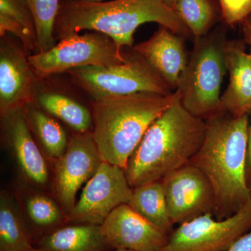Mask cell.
<instances>
[{
    "label": "cell",
    "mask_w": 251,
    "mask_h": 251,
    "mask_svg": "<svg viewBox=\"0 0 251 251\" xmlns=\"http://www.w3.org/2000/svg\"><path fill=\"white\" fill-rule=\"evenodd\" d=\"M243 33H244V38L251 46V22L247 20L242 23Z\"/></svg>",
    "instance_id": "29"
},
{
    "label": "cell",
    "mask_w": 251,
    "mask_h": 251,
    "mask_svg": "<svg viewBox=\"0 0 251 251\" xmlns=\"http://www.w3.org/2000/svg\"><path fill=\"white\" fill-rule=\"evenodd\" d=\"M146 23H158L184 38L192 35L174 10L162 0H66L60 2L54 37L57 41L81 31H99L124 51L133 47L135 30Z\"/></svg>",
    "instance_id": "2"
},
{
    "label": "cell",
    "mask_w": 251,
    "mask_h": 251,
    "mask_svg": "<svg viewBox=\"0 0 251 251\" xmlns=\"http://www.w3.org/2000/svg\"><path fill=\"white\" fill-rule=\"evenodd\" d=\"M67 73L73 82L94 100L141 92L162 95L174 92L133 47L126 49L124 62L105 67L75 68Z\"/></svg>",
    "instance_id": "6"
},
{
    "label": "cell",
    "mask_w": 251,
    "mask_h": 251,
    "mask_svg": "<svg viewBox=\"0 0 251 251\" xmlns=\"http://www.w3.org/2000/svg\"><path fill=\"white\" fill-rule=\"evenodd\" d=\"M39 251L37 249H34V248H32V249H27V250H25V251Z\"/></svg>",
    "instance_id": "33"
},
{
    "label": "cell",
    "mask_w": 251,
    "mask_h": 251,
    "mask_svg": "<svg viewBox=\"0 0 251 251\" xmlns=\"http://www.w3.org/2000/svg\"><path fill=\"white\" fill-rule=\"evenodd\" d=\"M205 131V120L190 113L178 94L150 126L127 162L125 171L130 187L162 180L187 164L201 148Z\"/></svg>",
    "instance_id": "3"
},
{
    "label": "cell",
    "mask_w": 251,
    "mask_h": 251,
    "mask_svg": "<svg viewBox=\"0 0 251 251\" xmlns=\"http://www.w3.org/2000/svg\"><path fill=\"white\" fill-rule=\"evenodd\" d=\"M115 251H135L128 250V249H115Z\"/></svg>",
    "instance_id": "32"
},
{
    "label": "cell",
    "mask_w": 251,
    "mask_h": 251,
    "mask_svg": "<svg viewBox=\"0 0 251 251\" xmlns=\"http://www.w3.org/2000/svg\"><path fill=\"white\" fill-rule=\"evenodd\" d=\"M102 234L110 248L135 251H158L169 235L144 219L128 204L109 214L101 226Z\"/></svg>",
    "instance_id": "14"
},
{
    "label": "cell",
    "mask_w": 251,
    "mask_h": 251,
    "mask_svg": "<svg viewBox=\"0 0 251 251\" xmlns=\"http://www.w3.org/2000/svg\"><path fill=\"white\" fill-rule=\"evenodd\" d=\"M29 188L23 196V204L33 232L41 238L67 222V215L55 198L41 190Z\"/></svg>",
    "instance_id": "20"
},
{
    "label": "cell",
    "mask_w": 251,
    "mask_h": 251,
    "mask_svg": "<svg viewBox=\"0 0 251 251\" xmlns=\"http://www.w3.org/2000/svg\"><path fill=\"white\" fill-rule=\"evenodd\" d=\"M109 247L100 226L75 224L61 226L41 237L39 251H105Z\"/></svg>",
    "instance_id": "17"
},
{
    "label": "cell",
    "mask_w": 251,
    "mask_h": 251,
    "mask_svg": "<svg viewBox=\"0 0 251 251\" xmlns=\"http://www.w3.org/2000/svg\"><path fill=\"white\" fill-rule=\"evenodd\" d=\"M35 21L38 52L52 49L56 44L54 27L61 0H26Z\"/></svg>",
    "instance_id": "25"
},
{
    "label": "cell",
    "mask_w": 251,
    "mask_h": 251,
    "mask_svg": "<svg viewBox=\"0 0 251 251\" xmlns=\"http://www.w3.org/2000/svg\"><path fill=\"white\" fill-rule=\"evenodd\" d=\"M8 33L19 39L27 53H37L35 21L26 0H0V36Z\"/></svg>",
    "instance_id": "19"
},
{
    "label": "cell",
    "mask_w": 251,
    "mask_h": 251,
    "mask_svg": "<svg viewBox=\"0 0 251 251\" xmlns=\"http://www.w3.org/2000/svg\"><path fill=\"white\" fill-rule=\"evenodd\" d=\"M168 213L173 224L181 225L215 209V196L209 179L188 163L162 179Z\"/></svg>",
    "instance_id": "11"
},
{
    "label": "cell",
    "mask_w": 251,
    "mask_h": 251,
    "mask_svg": "<svg viewBox=\"0 0 251 251\" xmlns=\"http://www.w3.org/2000/svg\"><path fill=\"white\" fill-rule=\"evenodd\" d=\"M184 39L168 28L159 25L150 39L133 46L174 92L189 56Z\"/></svg>",
    "instance_id": "15"
},
{
    "label": "cell",
    "mask_w": 251,
    "mask_h": 251,
    "mask_svg": "<svg viewBox=\"0 0 251 251\" xmlns=\"http://www.w3.org/2000/svg\"><path fill=\"white\" fill-rule=\"evenodd\" d=\"M102 162L92 131L72 135L65 152L52 162L54 198L67 217L75 206L79 189L95 175Z\"/></svg>",
    "instance_id": "10"
},
{
    "label": "cell",
    "mask_w": 251,
    "mask_h": 251,
    "mask_svg": "<svg viewBox=\"0 0 251 251\" xmlns=\"http://www.w3.org/2000/svg\"><path fill=\"white\" fill-rule=\"evenodd\" d=\"M162 1H163L167 6H169L172 9L174 10L175 6H176V3H177L179 0H162Z\"/></svg>",
    "instance_id": "30"
},
{
    "label": "cell",
    "mask_w": 251,
    "mask_h": 251,
    "mask_svg": "<svg viewBox=\"0 0 251 251\" xmlns=\"http://www.w3.org/2000/svg\"><path fill=\"white\" fill-rule=\"evenodd\" d=\"M111 38L103 33L87 31L63 38L49 50L29 54L31 67L40 79L67 73L75 68L105 67L125 61Z\"/></svg>",
    "instance_id": "7"
},
{
    "label": "cell",
    "mask_w": 251,
    "mask_h": 251,
    "mask_svg": "<svg viewBox=\"0 0 251 251\" xmlns=\"http://www.w3.org/2000/svg\"><path fill=\"white\" fill-rule=\"evenodd\" d=\"M248 20H249V21H250V22H251V16H250V17L248 18Z\"/></svg>",
    "instance_id": "34"
},
{
    "label": "cell",
    "mask_w": 251,
    "mask_h": 251,
    "mask_svg": "<svg viewBox=\"0 0 251 251\" xmlns=\"http://www.w3.org/2000/svg\"><path fill=\"white\" fill-rule=\"evenodd\" d=\"M177 96L141 92L94 100L92 133L102 161L125 169L150 126Z\"/></svg>",
    "instance_id": "4"
},
{
    "label": "cell",
    "mask_w": 251,
    "mask_h": 251,
    "mask_svg": "<svg viewBox=\"0 0 251 251\" xmlns=\"http://www.w3.org/2000/svg\"><path fill=\"white\" fill-rule=\"evenodd\" d=\"M35 102L44 111L65 123L76 133L91 131L93 125L92 112L71 97L45 92L36 95Z\"/></svg>",
    "instance_id": "23"
},
{
    "label": "cell",
    "mask_w": 251,
    "mask_h": 251,
    "mask_svg": "<svg viewBox=\"0 0 251 251\" xmlns=\"http://www.w3.org/2000/svg\"><path fill=\"white\" fill-rule=\"evenodd\" d=\"M23 111L29 129L46 158L52 162L60 158L69 140L62 126L35 101L27 104Z\"/></svg>",
    "instance_id": "18"
},
{
    "label": "cell",
    "mask_w": 251,
    "mask_h": 251,
    "mask_svg": "<svg viewBox=\"0 0 251 251\" xmlns=\"http://www.w3.org/2000/svg\"><path fill=\"white\" fill-rule=\"evenodd\" d=\"M205 121L204 140L189 163L209 179L215 196L214 216L224 219L251 201L246 180L249 115L221 111Z\"/></svg>",
    "instance_id": "1"
},
{
    "label": "cell",
    "mask_w": 251,
    "mask_h": 251,
    "mask_svg": "<svg viewBox=\"0 0 251 251\" xmlns=\"http://www.w3.org/2000/svg\"><path fill=\"white\" fill-rule=\"evenodd\" d=\"M221 19L227 26L236 25L251 16V0H218Z\"/></svg>",
    "instance_id": "26"
},
{
    "label": "cell",
    "mask_w": 251,
    "mask_h": 251,
    "mask_svg": "<svg viewBox=\"0 0 251 251\" xmlns=\"http://www.w3.org/2000/svg\"><path fill=\"white\" fill-rule=\"evenodd\" d=\"M128 205L144 219L170 234L173 231L162 180L151 181L133 188Z\"/></svg>",
    "instance_id": "21"
},
{
    "label": "cell",
    "mask_w": 251,
    "mask_h": 251,
    "mask_svg": "<svg viewBox=\"0 0 251 251\" xmlns=\"http://www.w3.org/2000/svg\"><path fill=\"white\" fill-rule=\"evenodd\" d=\"M251 230V201L226 219L206 214L179 225L158 251H226Z\"/></svg>",
    "instance_id": "8"
},
{
    "label": "cell",
    "mask_w": 251,
    "mask_h": 251,
    "mask_svg": "<svg viewBox=\"0 0 251 251\" xmlns=\"http://www.w3.org/2000/svg\"><path fill=\"white\" fill-rule=\"evenodd\" d=\"M31 236L14 198L4 191L0 194V251L32 249Z\"/></svg>",
    "instance_id": "22"
},
{
    "label": "cell",
    "mask_w": 251,
    "mask_h": 251,
    "mask_svg": "<svg viewBox=\"0 0 251 251\" xmlns=\"http://www.w3.org/2000/svg\"><path fill=\"white\" fill-rule=\"evenodd\" d=\"M174 11L194 39L207 35L221 18V8L216 0H179Z\"/></svg>",
    "instance_id": "24"
},
{
    "label": "cell",
    "mask_w": 251,
    "mask_h": 251,
    "mask_svg": "<svg viewBox=\"0 0 251 251\" xmlns=\"http://www.w3.org/2000/svg\"><path fill=\"white\" fill-rule=\"evenodd\" d=\"M226 67L229 84L221 97V111L234 117L251 113V56L242 41H227Z\"/></svg>",
    "instance_id": "16"
},
{
    "label": "cell",
    "mask_w": 251,
    "mask_h": 251,
    "mask_svg": "<svg viewBox=\"0 0 251 251\" xmlns=\"http://www.w3.org/2000/svg\"><path fill=\"white\" fill-rule=\"evenodd\" d=\"M61 1H66V0H61ZM78 1H87V2H102L105 0H78Z\"/></svg>",
    "instance_id": "31"
},
{
    "label": "cell",
    "mask_w": 251,
    "mask_h": 251,
    "mask_svg": "<svg viewBox=\"0 0 251 251\" xmlns=\"http://www.w3.org/2000/svg\"><path fill=\"white\" fill-rule=\"evenodd\" d=\"M132 191L125 169L103 161L86 184L67 222L101 226L114 209L128 204Z\"/></svg>",
    "instance_id": "9"
},
{
    "label": "cell",
    "mask_w": 251,
    "mask_h": 251,
    "mask_svg": "<svg viewBox=\"0 0 251 251\" xmlns=\"http://www.w3.org/2000/svg\"><path fill=\"white\" fill-rule=\"evenodd\" d=\"M226 251H251V230L239 237Z\"/></svg>",
    "instance_id": "27"
},
{
    "label": "cell",
    "mask_w": 251,
    "mask_h": 251,
    "mask_svg": "<svg viewBox=\"0 0 251 251\" xmlns=\"http://www.w3.org/2000/svg\"><path fill=\"white\" fill-rule=\"evenodd\" d=\"M246 180H247L248 187L251 190V125H249V136H248L247 161H246Z\"/></svg>",
    "instance_id": "28"
},
{
    "label": "cell",
    "mask_w": 251,
    "mask_h": 251,
    "mask_svg": "<svg viewBox=\"0 0 251 251\" xmlns=\"http://www.w3.org/2000/svg\"><path fill=\"white\" fill-rule=\"evenodd\" d=\"M3 138L26 186L44 190L50 185L46 156L34 139L23 108L1 115Z\"/></svg>",
    "instance_id": "12"
},
{
    "label": "cell",
    "mask_w": 251,
    "mask_h": 251,
    "mask_svg": "<svg viewBox=\"0 0 251 251\" xmlns=\"http://www.w3.org/2000/svg\"><path fill=\"white\" fill-rule=\"evenodd\" d=\"M23 46L1 38L0 46V113L23 108L35 101L36 75Z\"/></svg>",
    "instance_id": "13"
},
{
    "label": "cell",
    "mask_w": 251,
    "mask_h": 251,
    "mask_svg": "<svg viewBox=\"0 0 251 251\" xmlns=\"http://www.w3.org/2000/svg\"><path fill=\"white\" fill-rule=\"evenodd\" d=\"M228 39L225 27L194 39L187 65L175 92L183 106L194 116L206 120L221 112V90L226 67Z\"/></svg>",
    "instance_id": "5"
}]
</instances>
